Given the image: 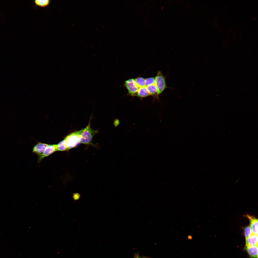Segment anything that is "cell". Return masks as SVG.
<instances>
[{
  "label": "cell",
  "mask_w": 258,
  "mask_h": 258,
  "mask_svg": "<svg viewBox=\"0 0 258 258\" xmlns=\"http://www.w3.org/2000/svg\"><path fill=\"white\" fill-rule=\"evenodd\" d=\"M135 83L139 88L145 86V79L144 78L139 77L134 79Z\"/></svg>",
  "instance_id": "13"
},
{
  "label": "cell",
  "mask_w": 258,
  "mask_h": 258,
  "mask_svg": "<svg viewBox=\"0 0 258 258\" xmlns=\"http://www.w3.org/2000/svg\"><path fill=\"white\" fill-rule=\"evenodd\" d=\"M247 216L250 221V226L251 229L252 234L258 235V219L249 215Z\"/></svg>",
  "instance_id": "6"
},
{
  "label": "cell",
  "mask_w": 258,
  "mask_h": 258,
  "mask_svg": "<svg viewBox=\"0 0 258 258\" xmlns=\"http://www.w3.org/2000/svg\"><path fill=\"white\" fill-rule=\"evenodd\" d=\"M246 249L250 258H258V245L247 246Z\"/></svg>",
  "instance_id": "9"
},
{
  "label": "cell",
  "mask_w": 258,
  "mask_h": 258,
  "mask_svg": "<svg viewBox=\"0 0 258 258\" xmlns=\"http://www.w3.org/2000/svg\"><path fill=\"white\" fill-rule=\"evenodd\" d=\"M244 234L245 239L252 234L251 229L250 225L247 226L244 228Z\"/></svg>",
  "instance_id": "15"
},
{
  "label": "cell",
  "mask_w": 258,
  "mask_h": 258,
  "mask_svg": "<svg viewBox=\"0 0 258 258\" xmlns=\"http://www.w3.org/2000/svg\"><path fill=\"white\" fill-rule=\"evenodd\" d=\"M245 239L246 247L258 245V235L252 234Z\"/></svg>",
  "instance_id": "8"
},
{
  "label": "cell",
  "mask_w": 258,
  "mask_h": 258,
  "mask_svg": "<svg viewBox=\"0 0 258 258\" xmlns=\"http://www.w3.org/2000/svg\"><path fill=\"white\" fill-rule=\"evenodd\" d=\"M48 144L38 142L34 147L32 152L38 155L42 154L44 152L45 148Z\"/></svg>",
  "instance_id": "7"
},
{
  "label": "cell",
  "mask_w": 258,
  "mask_h": 258,
  "mask_svg": "<svg viewBox=\"0 0 258 258\" xmlns=\"http://www.w3.org/2000/svg\"><path fill=\"white\" fill-rule=\"evenodd\" d=\"M57 151H60L69 150L66 142L64 139L57 144Z\"/></svg>",
  "instance_id": "12"
},
{
  "label": "cell",
  "mask_w": 258,
  "mask_h": 258,
  "mask_svg": "<svg viewBox=\"0 0 258 258\" xmlns=\"http://www.w3.org/2000/svg\"><path fill=\"white\" fill-rule=\"evenodd\" d=\"M146 87L150 96H152L155 99H158L159 95L155 84L146 86Z\"/></svg>",
  "instance_id": "10"
},
{
  "label": "cell",
  "mask_w": 258,
  "mask_h": 258,
  "mask_svg": "<svg viewBox=\"0 0 258 258\" xmlns=\"http://www.w3.org/2000/svg\"><path fill=\"white\" fill-rule=\"evenodd\" d=\"M154 77H149L145 79V86L155 84Z\"/></svg>",
  "instance_id": "16"
},
{
  "label": "cell",
  "mask_w": 258,
  "mask_h": 258,
  "mask_svg": "<svg viewBox=\"0 0 258 258\" xmlns=\"http://www.w3.org/2000/svg\"><path fill=\"white\" fill-rule=\"evenodd\" d=\"M124 86L128 90V94L132 96H135L138 89L134 79H130L126 81Z\"/></svg>",
  "instance_id": "4"
},
{
  "label": "cell",
  "mask_w": 258,
  "mask_h": 258,
  "mask_svg": "<svg viewBox=\"0 0 258 258\" xmlns=\"http://www.w3.org/2000/svg\"><path fill=\"white\" fill-rule=\"evenodd\" d=\"M56 151H57V144L48 145L43 153L38 156V162H39L43 158L51 155Z\"/></svg>",
  "instance_id": "5"
},
{
  "label": "cell",
  "mask_w": 258,
  "mask_h": 258,
  "mask_svg": "<svg viewBox=\"0 0 258 258\" xmlns=\"http://www.w3.org/2000/svg\"><path fill=\"white\" fill-rule=\"evenodd\" d=\"M90 120L91 119L86 127L82 129L79 135L80 142V143L95 147V145L92 142V139L94 136L98 133V131L91 128Z\"/></svg>",
  "instance_id": "1"
},
{
  "label": "cell",
  "mask_w": 258,
  "mask_h": 258,
  "mask_svg": "<svg viewBox=\"0 0 258 258\" xmlns=\"http://www.w3.org/2000/svg\"><path fill=\"white\" fill-rule=\"evenodd\" d=\"M150 96L146 86L139 88L135 96L142 98Z\"/></svg>",
  "instance_id": "11"
},
{
  "label": "cell",
  "mask_w": 258,
  "mask_h": 258,
  "mask_svg": "<svg viewBox=\"0 0 258 258\" xmlns=\"http://www.w3.org/2000/svg\"><path fill=\"white\" fill-rule=\"evenodd\" d=\"M155 78V84L156 86L158 94H161L167 87L166 78L161 72L158 71Z\"/></svg>",
  "instance_id": "3"
},
{
  "label": "cell",
  "mask_w": 258,
  "mask_h": 258,
  "mask_svg": "<svg viewBox=\"0 0 258 258\" xmlns=\"http://www.w3.org/2000/svg\"><path fill=\"white\" fill-rule=\"evenodd\" d=\"M49 2V0H36L34 1L36 5L42 7H45L48 5Z\"/></svg>",
  "instance_id": "14"
},
{
  "label": "cell",
  "mask_w": 258,
  "mask_h": 258,
  "mask_svg": "<svg viewBox=\"0 0 258 258\" xmlns=\"http://www.w3.org/2000/svg\"><path fill=\"white\" fill-rule=\"evenodd\" d=\"M119 123V120L117 119H116L114 121V124L115 126H117L118 125Z\"/></svg>",
  "instance_id": "18"
},
{
  "label": "cell",
  "mask_w": 258,
  "mask_h": 258,
  "mask_svg": "<svg viewBox=\"0 0 258 258\" xmlns=\"http://www.w3.org/2000/svg\"><path fill=\"white\" fill-rule=\"evenodd\" d=\"M82 130V129L72 132L65 138L64 140L66 142L69 150L76 147L80 143L79 135Z\"/></svg>",
  "instance_id": "2"
},
{
  "label": "cell",
  "mask_w": 258,
  "mask_h": 258,
  "mask_svg": "<svg viewBox=\"0 0 258 258\" xmlns=\"http://www.w3.org/2000/svg\"><path fill=\"white\" fill-rule=\"evenodd\" d=\"M73 198L75 200L79 199L80 197V195L78 193H76L73 194Z\"/></svg>",
  "instance_id": "17"
},
{
  "label": "cell",
  "mask_w": 258,
  "mask_h": 258,
  "mask_svg": "<svg viewBox=\"0 0 258 258\" xmlns=\"http://www.w3.org/2000/svg\"></svg>",
  "instance_id": "19"
}]
</instances>
